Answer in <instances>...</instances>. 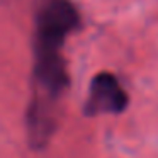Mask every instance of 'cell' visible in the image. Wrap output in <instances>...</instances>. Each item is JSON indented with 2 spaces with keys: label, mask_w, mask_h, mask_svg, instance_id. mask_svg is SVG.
I'll use <instances>...</instances> for the list:
<instances>
[{
  "label": "cell",
  "mask_w": 158,
  "mask_h": 158,
  "mask_svg": "<svg viewBox=\"0 0 158 158\" xmlns=\"http://www.w3.org/2000/svg\"><path fill=\"white\" fill-rule=\"evenodd\" d=\"M80 24L72 0H39L34 12V51H60Z\"/></svg>",
  "instance_id": "cell-1"
},
{
  "label": "cell",
  "mask_w": 158,
  "mask_h": 158,
  "mask_svg": "<svg viewBox=\"0 0 158 158\" xmlns=\"http://www.w3.org/2000/svg\"><path fill=\"white\" fill-rule=\"evenodd\" d=\"M56 100L58 97L34 90L26 116L29 144L32 148H44L56 129Z\"/></svg>",
  "instance_id": "cell-2"
},
{
  "label": "cell",
  "mask_w": 158,
  "mask_h": 158,
  "mask_svg": "<svg viewBox=\"0 0 158 158\" xmlns=\"http://www.w3.org/2000/svg\"><path fill=\"white\" fill-rule=\"evenodd\" d=\"M127 107V95L119 80L110 73L94 77L89 90L85 110L89 116L97 114H119Z\"/></svg>",
  "instance_id": "cell-3"
}]
</instances>
